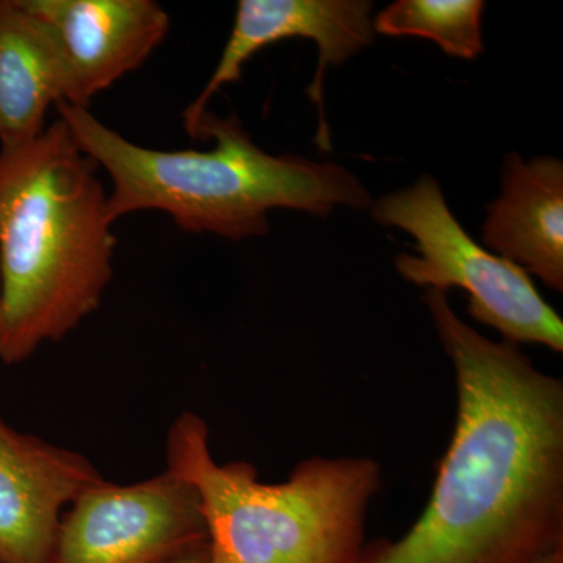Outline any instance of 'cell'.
<instances>
[{
  "label": "cell",
  "instance_id": "5bb4252c",
  "mask_svg": "<svg viewBox=\"0 0 563 563\" xmlns=\"http://www.w3.org/2000/svg\"><path fill=\"white\" fill-rule=\"evenodd\" d=\"M540 563H563V550L558 551V553L548 555L547 559H543Z\"/></svg>",
  "mask_w": 563,
  "mask_h": 563
},
{
  "label": "cell",
  "instance_id": "5b68a950",
  "mask_svg": "<svg viewBox=\"0 0 563 563\" xmlns=\"http://www.w3.org/2000/svg\"><path fill=\"white\" fill-rule=\"evenodd\" d=\"M372 217L413 236L418 255L395 258L404 279L443 292L461 288L470 298L468 313L501 333L503 342L563 351L562 318L521 266L474 242L433 177H421L412 187L374 202Z\"/></svg>",
  "mask_w": 563,
  "mask_h": 563
},
{
  "label": "cell",
  "instance_id": "52a82bcc",
  "mask_svg": "<svg viewBox=\"0 0 563 563\" xmlns=\"http://www.w3.org/2000/svg\"><path fill=\"white\" fill-rule=\"evenodd\" d=\"M49 35L63 77V103L90 110L99 92L139 69L169 32L154 0H22Z\"/></svg>",
  "mask_w": 563,
  "mask_h": 563
},
{
  "label": "cell",
  "instance_id": "277c9868",
  "mask_svg": "<svg viewBox=\"0 0 563 563\" xmlns=\"http://www.w3.org/2000/svg\"><path fill=\"white\" fill-rule=\"evenodd\" d=\"M166 472L198 495L213 563H355L383 485L372 457L303 459L285 483H262L251 463L214 461L192 412L169 428Z\"/></svg>",
  "mask_w": 563,
  "mask_h": 563
},
{
  "label": "cell",
  "instance_id": "30bf717a",
  "mask_svg": "<svg viewBox=\"0 0 563 563\" xmlns=\"http://www.w3.org/2000/svg\"><path fill=\"white\" fill-rule=\"evenodd\" d=\"M483 239L488 250L517 263L551 290L563 291V163L504 157L501 196L487 207Z\"/></svg>",
  "mask_w": 563,
  "mask_h": 563
},
{
  "label": "cell",
  "instance_id": "4fadbf2b",
  "mask_svg": "<svg viewBox=\"0 0 563 563\" xmlns=\"http://www.w3.org/2000/svg\"><path fill=\"white\" fill-rule=\"evenodd\" d=\"M165 563H213V559H211L209 543H203L201 547L185 551V553L176 555V558L169 559Z\"/></svg>",
  "mask_w": 563,
  "mask_h": 563
},
{
  "label": "cell",
  "instance_id": "7a4b0ae2",
  "mask_svg": "<svg viewBox=\"0 0 563 563\" xmlns=\"http://www.w3.org/2000/svg\"><path fill=\"white\" fill-rule=\"evenodd\" d=\"M99 166L65 122L0 146V361L60 342L101 306L113 277Z\"/></svg>",
  "mask_w": 563,
  "mask_h": 563
},
{
  "label": "cell",
  "instance_id": "8fae6325",
  "mask_svg": "<svg viewBox=\"0 0 563 563\" xmlns=\"http://www.w3.org/2000/svg\"><path fill=\"white\" fill-rule=\"evenodd\" d=\"M63 77L49 35L22 0H0V146L36 139Z\"/></svg>",
  "mask_w": 563,
  "mask_h": 563
},
{
  "label": "cell",
  "instance_id": "6da1fadb",
  "mask_svg": "<svg viewBox=\"0 0 563 563\" xmlns=\"http://www.w3.org/2000/svg\"><path fill=\"white\" fill-rule=\"evenodd\" d=\"M422 301L453 363V437L417 523L355 563H540L563 550L562 379L466 324L446 292Z\"/></svg>",
  "mask_w": 563,
  "mask_h": 563
},
{
  "label": "cell",
  "instance_id": "3957f363",
  "mask_svg": "<svg viewBox=\"0 0 563 563\" xmlns=\"http://www.w3.org/2000/svg\"><path fill=\"white\" fill-rule=\"evenodd\" d=\"M77 147L111 180L110 221L136 211L169 214L181 231L243 240L266 235L268 213L288 209L328 217L335 207L373 206L372 195L343 166L261 150L235 114L206 110L191 139L210 151H158L125 140L90 110L55 106Z\"/></svg>",
  "mask_w": 563,
  "mask_h": 563
},
{
  "label": "cell",
  "instance_id": "8992f818",
  "mask_svg": "<svg viewBox=\"0 0 563 563\" xmlns=\"http://www.w3.org/2000/svg\"><path fill=\"white\" fill-rule=\"evenodd\" d=\"M209 543L198 495L163 472L135 484L102 479L63 515L49 563H165Z\"/></svg>",
  "mask_w": 563,
  "mask_h": 563
},
{
  "label": "cell",
  "instance_id": "9c48e42d",
  "mask_svg": "<svg viewBox=\"0 0 563 563\" xmlns=\"http://www.w3.org/2000/svg\"><path fill=\"white\" fill-rule=\"evenodd\" d=\"M102 479L84 454L0 417V563H49L63 515Z\"/></svg>",
  "mask_w": 563,
  "mask_h": 563
},
{
  "label": "cell",
  "instance_id": "ba28073f",
  "mask_svg": "<svg viewBox=\"0 0 563 563\" xmlns=\"http://www.w3.org/2000/svg\"><path fill=\"white\" fill-rule=\"evenodd\" d=\"M372 9L368 0H240L221 60L201 95L185 110V131L190 136L195 133L210 99L225 85L242 79L243 66L257 52L279 41L309 38L317 43L320 52L317 73L307 88L310 101L320 113L314 141L321 151H331V133L322 102L325 70L329 66L343 65L352 55L372 46Z\"/></svg>",
  "mask_w": 563,
  "mask_h": 563
},
{
  "label": "cell",
  "instance_id": "7c38bea8",
  "mask_svg": "<svg viewBox=\"0 0 563 563\" xmlns=\"http://www.w3.org/2000/svg\"><path fill=\"white\" fill-rule=\"evenodd\" d=\"M483 0H398L377 14L374 31L435 41L444 54L474 60L484 51Z\"/></svg>",
  "mask_w": 563,
  "mask_h": 563
}]
</instances>
